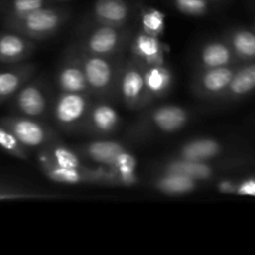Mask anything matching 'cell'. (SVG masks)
I'll list each match as a JSON object with an SVG mask.
<instances>
[{"instance_id": "30bf717a", "label": "cell", "mask_w": 255, "mask_h": 255, "mask_svg": "<svg viewBox=\"0 0 255 255\" xmlns=\"http://www.w3.org/2000/svg\"><path fill=\"white\" fill-rule=\"evenodd\" d=\"M14 109L21 116L40 119L49 109L46 92L44 85L39 80L27 81L14 97Z\"/></svg>"}, {"instance_id": "8992f818", "label": "cell", "mask_w": 255, "mask_h": 255, "mask_svg": "<svg viewBox=\"0 0 255 255\" xmlns=\"http://www.w3.org/2000/svg\"><path fill=\"white\" fill-rule=\"evenodd\" d=\"M117 97L129 110L141 111L149 106L144 82V65L129 57L125 60L117 85Z\"/></svg>"}, {"instance_id": "cb8c5ba5", "label": "cell", "mask_w": 255, "mask_h": 255, "mask_svg": "<svg viewBox=\"0 0 255 255\" xmlns=\"http://www.w3.org/2000/svg\"><path fill=\"white\" fill-rule=\"evenodd\" d=\"M109 169L115 173L120 187H132L139 182L137 176V159L127 149L117 157Z\"/></svg>"}, {"instance_id": "d4e9b609", "label": "cell", "mask_w": 255, "mask_h": 255, "mask_svg": "<svg viewBox=\"0 0 255 255\" xmlns=\"http://www.w3.org/2000/svg\"><path fill=\"white\" fill-rule=\"evenodd\" d=\"M255 87V65L248 66L238 72H234L229 86L226 91L233 96L237 95H244L253 90Z\"/></svg>"}, {"instance_id": "7c38bea8", "label": "cell", "mask_w": 255, "mask_h": 255, "mask_svg": "<svg viewBox=\"0 0 255 255\" xmlns=\"http://www.w3.org/2000/svg\"><path fill=\"white\" fill-rule=\"evenodd\" d=\"M121 117L117 110L107 102L92 104L82 128L94 136H107L119 128Z\"/></svg>"}, {"instance_id": "603a6c76", "label": "cell", "mask_w": 255, "mask_h": 255, "mask_svg": "<svg viewBox=\"0 0 255 255\" xmlns=\"http://www.w3.org/2000/svg\"><path fill=\"white\" fill-rule=\"evenodd\" d=\"M232 51L228 45L214 41L204 45L198 54V70L223 67L231 62Z\"/></svg>"}, {"instance_id": "44dd1931", "label": "cell", "mask_w": 255, "mask_h": 255, "mask_svg": "<svg viewBox=\"0 0 255 255\" xmlns=\"http://www.w3.org/2000/svg\"><path fill=\"white\" fill-rule=\"evenodd\" d=\"M222 153V144L213 138H194L182 144L174 158L208 162Z\"/></svg>"}, {"instance_id": "9a60e30c", "label": "cell", "mask_w": 255, "mask_h": 255, "mask_svg": "<svg viewBox=\"0 0 255 255\" xmlns=\"http://www.w3.org/2000/svg\"><path fill=\"white\" fill-rule=\"evenodd\" d=\"M144 82L148 104L152 106L157 100L163 99L169 94L173 84V75L164 62L148 65L144 66Z\"/></svg>"}, {"instance_id": "d6986e66", "label": "cell", "mask_w": 255, "mask_h": 255, "mask_svg": "<svg viewBox=\"0 0 255 255\" xmlns=\"http://www.w3.org/2000/svg\"><path fill=\"white\" fill-rule=\"evenodd\" d=\"M159 172H171V173H181L183 176L189 177L196 182L209 181L214 177L216 167L208 162H199V161H187V159L181 158H171L162 163L158 167Z\"/></svg>"}, {"instance_id": "277c9868", "label": "cell", "mask_w": 255, "mask_h": 255, "mask_svg": "<svg viewBox=\"0 0 255 255\" xmlns=\"http://www.w3.org/2000/svg\"><path fill=\"white\" fill-rule=\"evenodd\" d=\"M40 169L52 182L61 184H104L119 186L116 176L107 167H85V168H64L39 157Z\"/></svg>"}, {"instance_id": "e0dca14e", "label": "cell", "mask_w": 255, "mask_h": 255, "mask_svg": "<svg viewBox=\"0 0 255 255\" xmlns=\"http://www.w3.org/2000/svg\"><path fill=\"white\" fill-rule=\"evenodd\" d=\"M127 149L124 143L117 141H110V139H100V141L89 142L75 151L80 154V157L89 159V161L94 162V163L99 164L102 167H110L112 166L117 157L122 153V152Z\"/></svg>"}, {"instance_id": "f546056e", "label": "cell", "mask_w": 255, "mask_h": 255, "mask_svg": "<svg viewBox=\"0 0 255 255\" xmlns=\"http://www.w3.org/2000/svg\"><path fill=\"white\" fill-rule=\"evenodd\" d=\"M177 10L188 16H202L208 10V0H173Z\"/></svg>"}, {"instance_id": "3957f363", "label": "cell", "mask_w": 255, "mask_h": 255, "mask_svg": "<svg viewBox=\"0 0 255 255\" xmlns=\"http://www.w3.org/2000/svg\"><path fill=\"white\" fill-rule=\"evenodd\" d=\"M67 12L56 7H41L17 20H5L9 30L16 31L34 41L54 36L67 19Z\"/></svg>"}, {"instance_id": "7a4b0ae2", "label": "cell", "mask_w": 255, "mask_h": 255, "mask_svg": "<svg viewBox=\"0 0 255 255\" xmlns=\"http://www.w3.org/2000/svg\"><path fill=\"white\" fill-rule=\"evenodd\" d=\"M131 128V137L143 138L148 134H169L181 131L191 120V112L178 105L146 107Z\"/></svg>"}, {"instance_id": "83f0119b", "label": "cell", "mask_w": 255, "mask_h": 255, "mask_svg": "<svg viewBox=\"0 0 255 255\" xmlns=\"http://www.w3.org/2000/svg\"><path fill=\"white\" fill-rule=\"evenodd\" d=\"M46 0H11L5 20H17L45 6Z\"/></svg>"}, {"instance_id": "8fae6325", "label": "cell", "mask_w": 255, "mask_h": 255, "mask_svg": "<svg viewBox=\"0 0 255 255\" xmlns=\"http://www.w3.org/2000/svg\"><path fill=\"white\" fill-rule=\"evenodd\" d=\"M56 84L61 92L90 94L79 49H72L62 60L56 75ZM91 95V94H90Z\"/></svg>"}, {"instance_id": "4fadbf2b", "label": "cell", "mask_w": 255, "mask_h": 255, "mask_svg": "<svg viewBox=\"0 0 255 255\" xmlns=\"http://www.w3.org/2000/svg\"><path fill=\"white\" fill-rule=\"evenodd\" d=\"M36 42L16 31L0 34V64L15 65L29 59L35 51Z\"/></svg>"}, {"instance_id": "f1b7e54d", "label": "cell", "mask_w": 255, "mask_h": 255, "mask_svg": "<svg viewBox=\"0 0 255 255\" xmlns=\"http://www.w3.org/2000/svg\"><path fill=\"white\" fill-rule=\"evenodd\" d=\"M232 47L241 56H255V36L248 31H239L232 36Z\"/></svg>"}, {"instance_id": "7402d4cb", "label": "cell", "mask_w": 255, "mask_h": 255, "mask_svg": "<svg viewBox=\"0 0 255 255\" xmlns=\"http://www.w3.org/2000/svg\"><path fill=\"white\" fill-rule=\"evenodd\" d=\"M39 157L46 158L51 163L59 167H64V168H85V167H87L82 163L80 154L74 149L65 146L64 143H61L60 139L41 148Z\"/></svg>"}, {"instance_id": "9c48e42d", "label": "cell", "mask_w": 255, "mask_h": 255, "mask_svg": "<svg viewBox=\"0 0 255 255\" xmlns=\"http://www.w3.org/2000/svg\"><path fill=\"white\" fill-rule=\"evenodd\" d=\"M234 71L228 66L202 69L192 79L191 90L198 99H212L221 96L229 86Z\"/></svg>"}, {"instance_id": "1f68e13d", "label": "cell", "mask_w": 255, "mask_h": 255, "mask_svg": "<svg viewBox=\"0 0 255 255\" xmlns=\"http://www.w3.org/2000/svg\"><path fill=\"white\" fill-rule=\"evenodd\" d=\"M238 192L241 194H247V196H255V182L248 181L239 187Z\"/></svg>"}, {"instance_id": "4dcf8cb0", "label": "cell", "mask_w": 255, "mask_h": 255, "mask_svg": "<svg viewBox=\"0 0 255 255\" xmlns=\"http://www.w3.org/2000/svg\"><path fill=\"white\" fill-rule=\"evenodd\" d=\"M30 197H39V194L29 193V192L22 191H15V189L4 188L0 187V201L2 199H15V198H30Z\"/></svg>"}, {"instance_id": "52a82bcc", "label": "cell", "mask_w": 255, "mask_h": 255, "mask_svg": "<svg viewBox=\"0 0 255 255\" xmlns=\"http://www.w3.org/2000/svg\"><path fill=\"white\" fill-rule=\"evenodd\" d=\"M91 95L84 92H61L52 105V116L65 131L82 128L91 107Z\"/></svg>"}, {"instance_id": "6da1fadb", "label": "cell", "mask_w": 255, "mask_h": 255, "mask_svg": "<svg viewBox=\"0 0 255 255\" xmlns=\"http://www.w3.org/2000/svg\"><path fill=\"white\" fill-rule=\"evenodd\" d=\"M77 49L90 94L100 99H114L117 96L120 72L125 62L124 55L105 57L89 54L80 47Z\"/></svg>"}, {"instance_id": "5bb4252c", "label": "cell", "mask_w": 255, "mask_h": 255, "mask_svg": "<svg viewBox=\"0 0 255 255\" xmlns=\"http://www.w3.org/2000/svg\"><path fill=\"white\" fill-rule=\"evenodd\" d=\"M129 55L144 66L164 62L163 45L159 41V37L147 34L143 30L132 36Z\"/></svg>"}, {"instance_id": "ba28073f", "label": "cell", "mask_w": 255, "mask_h": 255, "mask_svg": "<svg viewBox=\"0 0 255 255\" xmlns=\"http://www.w3.org/2000/svg\"><path fill=\"white\" fill-rule=\"evenodd\" d=\"M0 124L9 128L26 148H44L57 141L56 132L37 119L26 116H7Z\"/></svg>"}, {"instance_id": "5b68a950", "label": "cell", "mask_w": 255, "mask_h": 255, "mask_svg": "<svg viewBox=\"0 0 255 255\" xmlns=\"http://www.w3.org/2000/svg\"><path fill=\"white\" fill-rule=\"evenodd\" d=\"M132 31L126 26H107L97 25L84 40L80 49L97 56L115 57L124 55L125 50L129 46Z\"/></svg>"}, {"instance_id": "ffe728a7", "label": "cell", "mask_w": 255, "mask_h": 255, "mask_svg": "<svg viewBox=\"0 0 255 255\" xmlns=\"http://www.w3.org/2000/svg\"><path fill=\"white\" fill-rule=\"evenodd\" d=\"M152 187L159 193L171 197L186 196L193 193L198 188L199 183L189 177L181 173H171V172H161L159 176L153 178Z\"/></svg>"}, {"instance_id": "2e32d148", "label": "cell", "mask_w": 255, "mask_h": 255, "mask_svg": "<svg viewBox=\"0 0 255 255\" xmlns=\"http://www.w3.org/2000/svg\"><path fill=\"white\" fill-rule=\"evenodd\" d=\"M129 15L131 9L125 0H96L92 7V17L97 25L126 26Z\"/></svg>"}, {"instance_id": "ac0fdd59", "label": "cell", "mask_w": 255, "mask_h": 255, "mask_svg": "<svg viewBox=\"0 0 255 255\" xmlns=\"http://www.w3.org/2000/svg\"><path fill=\"white\" fill-rule=\"evenodd\" d=\"M36 72L35 64H15L10 69L0 71V104L12 99L16 92L32 79Z\"/></svg>"}, {"instance_id": "4316f807", "label": "cell", "mask_w": 255, "mask_h": 255, "mask_svg": "<svg viewBox=\"0 0 255 255\" xmlns=\"http://www.w3.org/2000/svg\"><path fill=\"white\" fill-rule=\"evenodd\" d=\"M0 148L9 153L10 156L16 157L22 161L29 159L26 147L22 146V143L16 138V136L1 124H0Z\"/></svg>"}, {"instance_id": "484cf974", "label": "cell", "mask_w": 255, "mask_h": 255, "mask_svg": "<svg viewBox=\"0 0 255 255\" xmlns=\"http://www.w3.org/2000/svg\"><path fill=\"white\" fill-rule=\"evenodd\" d=\"M142 30L149 35L161 37L166 27V16L163 12L154 7H144L141 14Z\"/></svg>"}]
</instances>
